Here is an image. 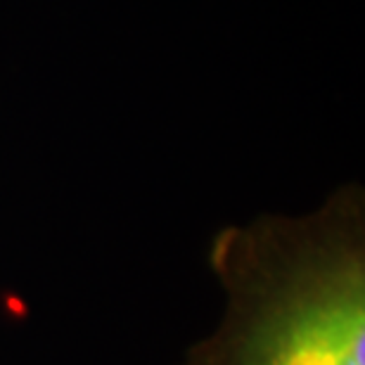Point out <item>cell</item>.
<instances>
[{
  "instance_id": "6da1fadb",
  "label": "cell",
  "mask_w": 365,
  "mask_h": 365,
  "mask_svg": "<svg viewBox=\"0 0 365 365\" xmlns=\"http://www.w3.org/2000/svg\"><path fill=\"white\" fill-rule=\"evenodd\" d=\"M223 294L214 330L180 365H365V192L332 190L306 214H259L214 232Z\"/></svg>"
}]
</instances>
